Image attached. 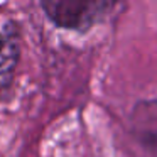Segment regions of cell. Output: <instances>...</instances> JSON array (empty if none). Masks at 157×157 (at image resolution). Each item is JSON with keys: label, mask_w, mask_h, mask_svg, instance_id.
<instances>
[{"label": "cell", "mask_w": 157, "mask_h": 157, "mask_svg": "<svg viewBox=\"0 0 157 157\" xmlns=\"http://www.w3.org/2000/svg\"><path fill=\"white\" fill-rule=\"evenodd\" d=\"M137 132L149 150L157 157V103H145L135 110L133 118Z\"/></svg>", "instance_id": "3957f363"}, {"label": "cell", "mask_w": 157, "mask_h": 157, "mask_svg": "<svg viewBox=\"0 0 157 157\" xmlns=\"http://www.w3.org/2000/svg\"><path fill=\"white\" fill-rule=\"evenodd\" d=\"M41 7L44 9L46 15L59 27L86 31L112 5L91 0H44Z\"/></svg>", "instance_id": "6da1fadb"}, {"label": "cell", "mask_w": 157, "mask_h": 157, "mask_svg": "<svg viewBox=\"0 0 157 157\" xmlns=\"http://www.w3.org/2000/svg\"><path fill=\"white\" fill-rule=\"evenodd\" d=\"M21 51L19 29L14 22H9L0 31V91L9 88L15 73Z\"/></svg>", "instance_id": "7a4b0ae2"}]
</instances>
